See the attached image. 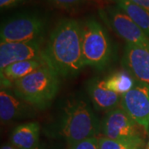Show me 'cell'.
Listing matches in <instances>:
<instances>
[{"label": "cell", "mask_w": 149, "mask_h": 149, "mask_svg": "<svg viewBox=\"0 0 149 149\" xmlns=\"http://www.w3.org/2000/svg\"><path fill=\"white\" fill-rule=\"evenodd\" d=\"M81 35V25L72 18L61 19L51 32L43 56L48 65L60 75H75L85 66Z\"/></svg>", "instance_id": "cell-1"}, {"label": "cell", "mask_w": 149, "mask_h": 149, "mask_svg": "<svg viewBox=\"0 0 149 149\" xmlns=\"http://www.w3.org/2000/svg\"><path fill=\"white\" fill-rule=\"evenodd\" d=\"M101 132V122L89 104L82 100L67 102L58 122L49 128V136L65 140L68 145L96 138Z\"/></svg>", "instance_id": "cell-2"}, {"label": "cell", "mask_w": 149, "mask_h": 149, "mask_svg": "<svg viewBox=\"0 0 149 149\" xmlns=\"http://www.w3.org/2000/svg\"><path fill=\"white\" fill-rule=\"evenodd\" d=\"M60 74L46 65L27 76L13 82L15 95L30 105L42 109L56 95L60 86Z\"/></svg>", "instance_id": "cell-3"}, {"label": "cell", "mask_w": 149, "mask_h": 149, "mask_svg": "<svg viewBox=\"0 0 149 149\" xmlns=\"http://www.w3.org/2000/svg\"><path fill=\"white\" fill-rule=\"evenodd\" d=\"M82 55L85 65L103 70L111 61L113 45L105 28L93 18L81 25Z\"/></svg>", "instance_id": "cell-4"}, {"label": "cell", "mask_w": 149, "mask_h": 149, "mask_svg": "<svg viewBox=\"0 0 149 149\" xmlns=\"http://www.w3.org/2000/svg\"><path fill=\"white\" fill-rule=\"evenodd\" d=\"M47 27V19L38 13H17L1 25V42H22L42 40Z\"/></svg>", "instance_id": "cell-5"}, {"label": "cell", "mask_w": 149, "mask_h": 149, "mask_svg": "<svg viewBox=\"0 0 149 149\" xmlns=\"http://www.w3.org/2000/svg\"><path fill=\"white\" fill-rule=\"evenodd\" d=\"M143 128L120 106L107 112L101 122L104 137L145 148Z\"/></svg>", "instance_id": "cell-6"}, {"label": "cell", "mask_w": 149, "mask_h": 149, "mask_svg": "<svg viewBox=\"0 0 149 149\" xmlns=\"http://www.w3.org/2000/svg\"><path fill=\"white\" fill-rule=\"evenodd\" d=\"M105 22L126 43L148 47L149 37L118 6H109L99 12Z\"/></svg>", "instance_id": "cell-7"}, {"label": "cell", "mask_w": 149, "mask_h": 149, "mask_svg": "<svg viewBox=\"0 0 149 149\" xmlns=\"http://www.w3.org/2000/svg\"><path fill=\"white\" fill-rule=\"evenodd\" d=\"M120 107L134 121L149 131V85L137 81L121 97Z\"/></svg>", "instance_id": "cell-8"}, {"label": "cell", "mask_w": 149, "mask_h": 149, "mask_svg": "<svg viewBox=\"0 0 149 149\" xmlns=\"http://www.w3.org/2000/svg\"><path fill=\"white\" fill-rule=\"evenodd\" d=\"M42 40L22 42H1L0 44V69L17 61L44 58Z\"/></svg>", "instance_id": "cell-9"}, {"label": "cell", "mask_w": 149, "mask_h": 149, "mask_svg": "<svg viewBox=\"0 0 149 149\" xmlns=\"http://www.w3.org/2000/svg\"><path fill=\"white\" fill-rule=\"evenodd\" d=\"M122 65L137 81L149 85V46L126 43Z\"/></svg>", "instance_id": "cell-10"}, {"label": "cell", "mask_w": 149, "mask_h": 149, "mask_svg": "<svg viewBox=\"0 0 149 149\" xmlns=\"http://www.w3.org/2000/svg\"><path fill=\"white\" fill-rule=\"evenodd\" d=\"M87 89L91 102L97 110L109 112L120 104L122 96L107 89L104 80L98 77L92 78Z\"/></svg>", "instance_id": "cell-11"}, {"label": "cell", "mask_w": 149, "mask_h": 149, "mask_svg": "<svg viewBox=\"0 0 149 149\" xmlns=\"http://www.w3.org/2000/svg\"><path fill=\"white\" fill-rule=\"evenodd\" d=\"M27 103L6 91L0 92V118L2 123H8L29 115Z\"/></svg>", "instance_id": "cell-12"}, {"label": "cell", "mask_w": 149, "mask_h": 149, "mask_svg": "<svg viewBox=\"0 0 149 149\" xmlns=\"http://www.w3.org/2000/svg\"><path fill=\"white\" fill-rule=\"evenodd\" d=\"M41 128L37 122L17 126L10 135V143L18 149H34L39 146Z\"/></svg>", "instance_id": "cell-13"}, {"label": "cell", "mask_w": 149, "mask_h": 149, "mask_svg": "<svg viewBox=\"0 0 149 149\" xmlns=\"http://www.w3.org/2000/svg\"><path fill=\"white\" fill-rule=\"evenodd\" d=\"M47 65L45 59H32L17 61L7 66L1 71V77H4L10 81L14 82L31 74L34 70Z\"/></svg>", "instance_id": "cell-14"}, {"label": "cell", "mask_w": 149, "mask_h": 149, "mask_svg": "<svg viewBox=\"0 0 149 149\" xmlns=\"http://www.w3.org/2000/svg\"><path fill=\"white\" fill-rule=\"evenodd\" d=\"M137 80L125 69L113 72L104 80L107 89L121 96L132 90Z\"/></svg>", "instance_id": "cell-15"}, {"label": "cell", "mask_w": 149, "mask_h": 149, "mask_svg": "<svg viewBox=\"0 0 149 149\" xmlns=\"http://www.w3.org/2000/svg\"><path fill=\"white\" fill-rule=\"evenodd\" d=\"M117 6L123 11L144 33L149 37V13L129 0H113Z\"/></svg>", "instance_id": "cell-16"}, {"label": "cell", "mask_w": 149, "mask_h": 149, "mask_svg": "<svg viewBox=\"0 0 149 149\" xmlns=\"http://www.w3.org/2000/svg\"><path fill=\"white\" fill-rule=\"evenodd\" d=\"M99 149H144L143 147L124 143L106 138L104 136L98 139Z\"/></svg>", "instance_id": "cell-17"}, {"label": "cell", "mask_w": 149, "mask_h": 149, "mask_svg": "<svg viewBox=\"0 0 149 149\" xmlns=\"http://www.w3.org/2000/svg\"><path fill=\"white\" fill-rule=\"evenodd\" d=\"M67 149H99L98 138H91L69 145Z\"/></svg>", "instance_id": "cell-18"}, {"label": "cell", "mask_w": 149, "mask_h": 149, "mask_svg": "<svg viewBox=\"0 0 149 149\" xmlns=\"http://www.w3.org/2000/svg\"><path fill=\"white\" fill-rule=\"evenodd\" d=\"M44 1L61 8H72L83 4L87 0H44Z\"/></svg>", "instance_id": "cell-19"}, {"label": "cell", "mask_w": 149, "mask_h": 149, "mask_svg": "<svg viewBox=\"0 0 149 149\" xmlns=\"http://www.w3.org/2000/svg\"><path fill=\"white\" fill-rule=\"evenodd\" d=\"M23 1H25V0H0V7L2 9L9 8L19 4Z\"/></svg>", "instance_id": "cell-20"}, {"label": "cell", "mask_w": 149, "mask_h": 149, "mask_svg": "<svg viewBox=\"0 0 149 149\" xmlns=\"http://www.w3.org/2000/svg\"><path fill=\"white\" fill-rule=\"evenodd\" d=\"M132 3L140 6L149 13V0H129Z\"/></svg>", "instance_id": "cell-21"}, {"label": "cell", "mask_w": 149, "mask_h": 149, "mask_svg": "<svg viewBox=\"0 0 149 149\" xmlns=\"http://www.w3.org/2000/svg\"><path fill=\"white\" fill-rule=\"evenodd\" d=\"M1 149H18L15 146H13V144H4L1 147Z\"/></svg>", "instance_id": "cell-22"}, {"label": "cell", "mask_w": 149, "mask_h": 149, "mask_svg": "<svg viewBox=\"0 0 149 149\" xmlns=\"http://www.w3.org/2000/svg\"><path fill=\"white\" fill-rule=\"evenodd\" d=\"M148 133H149V131H148ZM144 149H149V138H148V143L147 144L145 145V148Z\"/></svg>", "instance_id": "cell-23"}, {"label": "cell", "mask_w": 149, "mask_h": 149, "mask_svg": "<svg viewBox=\"0 0 149 149\" xmlns=\"http://www.w3.org/2000/svg\"><path fill=\"white\" fill-rule=\"evenodd\" d=\"M34 149H47V148H44V147H42V146H40V145H39L37 148H34Z\"/></svg>", "instance_id": "cell-24"}]
</instances>
